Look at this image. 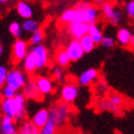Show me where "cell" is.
I'll return each instance as SVG.
<instances>
[{
  "label": "cell",
  "mask_w": 134,
  "mask_h": 134,
  "mask_svg": "<svg viewBox=\"0 0 134 134\" xmlns=\"http://www.w3.org/2000/svg\"><path fill=\"white\" fill-rule=\"evenodd\" d=\"M10 1H11V0H0V3H1V4H5V3H8Z\"/></svg>",
  "instance_id": "8d00e7d4"
},
{
  "label": "cell",
  "mask_w": 134,
  "mask_h": 134,
  "mask_svg": "<svg viewBox=\"0 0 134 134\" xmlns=\"http://www.w3.org/2000/svg\"><path fill=\"white\" fill-rule=\"evenodd\" d=\"M19 128L15 120L9 116H2L0 122V134H18Z\"/></svg>",
  "instance_id": "7c38bea8"
},
{
  "label": "cell",
  "mask_w": 134,
  "mask_h": 134,
  "mask_svg": "<svg viewBox=\"0 0 134 134\" xmlns=\"http://www.w3.org/2000/svg\"><path fill=\"white\" fill-rule=\"evenodd\" d=\"M105 1H107V0H93V2L95 3V4H102V3H104Z\"/></svg>",
  "instance_id": "e575fe53"
},
{
  "label": "cell",
  "mask_w": 134,
  "mask_h": 134,
  "mask_svg": "<svg viewBox=\"0 0 134 134\" xmlns=\"http://www.w3.org/2000/svg\"><path fill=\"white\" fill-rule=\"evenodd\" d=\"M99 111H110L115 115H121V109L120 107L112 104L109 99H100L96 105Z\"/></svg>",
  "instance_id": "ffe728a7"
},
{
  "label": "cell",
  "mask_w": 134,
  "mask_h": 134,
  "mask_svg": "<svg viewBox=\"0 0 134 134\" xmlns=\"http://www.w3.org/2000/svg\"><path fill=\"white\" fill-rule=\"evenodd\" d=\"M31 120L34 122V124H36L38 126L39 129L44 128L49 120V109H47V108L38 109L34 115H33Z\"/></svg>",
  "instance_id": "2e32d148"
},
{
  "label": "cell",
  "mask_w": 134,
  "mask_h": 134,
  "mask_svg": "<svg viewBox=\"0 0 134 134\" xmlns=\"http://www.w3.org/2000/svg\"><path fill=\"white\" fill-rule=\"evenodd\" d=\"M124 11L125 14L130 19L134 20V0H130L129 2H126L124 5Z\"/></svg>",
  "instance_id": "f1b7e54d"
},
{
  "label": "cell",
  "mask_w": 134,
  "mask_h": 134,
  "mask_svg": "<svg viewBox=\"0 0 134 134\" xmlns=\"http://www.w3.org/2000/svg\"><path fill=\"white\" fill-rule=\"evenodd\" d=\"M1 112L3 116L12 117L16 123H21L27 117L26 97L22 93H18L12 98H3L1 100Z\"/></svg>",
  "instance_id": "6da1fadb"
},
{
  "label": "cell",
  "mask_w": 134,
  "mask_h": 134,
  "mask_svg": "<svg viewBox=\"0 0 134 134\" xmlns=\"http://www.w3.org/2000/svg\"><path fill=\"white\" fill-rule=\"evenodd\" d=\"M32 50L35 52L36 58H37V64H38V70H41L47 65L49 60V53L47 48L44 45H38V46H33Z\"/></svg>",
  "instance_id": "5bb4252c"
},
{
  "label": "cell",
  "mask_w": 134,
  "mask_h": 134,
  "mask_svg": "<svg viewBox=\"0 0 134 134\" xmlns=\"http://www.w3.org/2000/svg\"><path fill=\"white\" fill-rule=\"evenodd\" d=\"M36 83L43 96L50 95L53 92V83L51 81V79L47 76H38L36 77Z\"/></svg>",
  "instance_id": "ac0fdd59"
},
{
  "label": "cell",
  "mask_w": 134,
  "mask_h": 134,
  "mask_svg": "<svg viewBox=\"0 0 134 134\" xmlns=\"http://www.w3.org/2000/svg\"><path fill=\"white\" fill-rule=\"evenodd\" d=\"M44 41V32L39 29L38 31H36L35 33H33L30 37V44L32 46H38V45H42Z\"/></svg>",
  "instance_id": "4316f807"
},
{
  "label": "cell",
  "mask_w": 134,
  "mask_h": 134,
  "mask_svg": "<svg viewBox=\"0 0 134 134\" xmlns=\"http://www.w3.org/2000/svg\"><path fill=\"white\" fill-rule=\"evenodd\" d=\"M88 34L91 35V37L94 39V42L96 43V45H99L102 43L104 35H103V32L102 29L96 24V23H93L90 24V29H88Z\"/></svg>",
  "instance_id": "603a6c76"
},
{
  "label": "cell",
  "mask_w": 134,
  "mask_h": 134,
  "mask_svg": "<svg viewBox=\"0 0 134 134\" xmlns=\"http://www.w3.org/2000/svg\"><path fill=\"white\" fill-rule=\"evenodd\" d=\"M59 21L63 24H70L73 22H85L86 23V16L84 9L80 4H77L74 8L66 9L61 13L59 18Z\"/></svg>",
  "instance_id": "5b68a950"
},
{
  "label": "cell",
  "mask_w": 134,
  "mask_h": 134,
  "mask_svg": "<svg viewBox=\"0 0 134 134\" xmlns=\"http://www.w3.org/2000/svg\"><path fill=\"white\" fill-rule=\"evenodd\" d=\"M23 69L27 74H34V73L38 70V64H37V58L35 52L32 49H30L29 53L22 61Z\"/></svg>",
  "instance_id": "4fadbf2b"
},
{
  "label": "cell",
  "mask_w": 134,
  "mask_h": 134,
  "mask_svg": "<svg viewBox=\"0 0 134 134\" xmlns=\"http://www.w3.org/2000/svg\"><path fill=\"white\" fill-rule=\"evenodd\" d=\"M52 74L58 82H62L63 81V71H62V66L56 65L52 70Z\"/></svg>",
  "instance_id": "4dcf8cb0"
},
{
  "label": "cell",
  "mask_w": 134,
  "mask_h": 134,
  "mask_svg": "<svg viewBox=\"0 0 134 134\" xmlns=\"http://www.w3.org/2000/svg\"><path fill=\"white\" fill-rule=\"evenodd\" d=\"M8 74H9V70L4 65H0V86L1 87L5 84V80Z\"/></svg>",
  "instance_id": "1f68e13d"
},
{
  "label": "cell",
  "mask_w": 134,
  "mask_h": 134,
  "mask_svg": "<svg viewBox=\"0 0 134 134\" xmlns=\"http://www.w3.org/2000/svg\"><path fill=\"white\" fill-rule=\"evenodd\" d=\"M2 53H3V46L0 45V55H2Z\"/></svg>",
  "instance_id": "74e56055"
},
{
  "label": "cell",
  "mask_w": 134,
  "mask_h": 134,
  "mask_svg": "<svg viewBox=\"0 0 134 134\" xmlns=\"http://www.w3.org/2000/svg\"><path fill=\"white\" fill-rule=\"evenodd\" d=\"M9 33L10 34L14 37L15 39H18V38H21L22 36H23V33H24V31H23V27H22V24H20L19 22H16V21H13V22H11L10 24H9Z\"/></svg>",
  "instance_id": "484cf974"
},
{
  "label": "cell",
  "mask_w": 134,
  "mask_h": 134,
  "mask_svg": "<svg viewBox=\"0 0 134 134\" xmlns=\"http://www.w3.org/2000/svg\"><path fill=\"white\" fill-rule=\"evenodd\" d=\"M49 118L53 119L57 123V126H62L70 117V107L69 104L64 102L53 104L49 107Z\"/></svg>",
  "instance_id": "3957f363"
},
{
  "label": "cell",
  "mask_w": 134,
  "mask_h": 134,
  "mask_svg": "<svg viewBox=\"0 0 134 134\" xmlns=\"http://www.w3.org/2000/svg\"><path fill=\"white\" fill-rule=\"evenodd\" d=\"M116 44V41L115 38L111 37V36H104L102 43H100V45H102L103 47H105V48H112L113 46H115Z\"/></svg>",
  "instance_id": "f546056e"
},
{
  "label": "cell",
  "mask_w": 134,
  "mask_h": 134,
  "mask_svg": "<svg viewBox=\"0 0 134 134\" xmlns=\"http://www.w3.org/2000/svg\"><path fill=\"white\" fill-rule=\"evenodd\" d=\"M16 94H18V92L15 90H13L12 87H10V86L7 85V84H4L2 86V88H1L2 98H12V97H14Z\"/></svg>",
  "instance_id": "83f0119b"
},
{
  "label": "cell",
  "mask_w": 134,
  "mask_h": 134,
  "mask_svg": "<svg viewBox=\"0 0 134 134\" xmlns=\"http://www.w3.org/2000/svg\"><path fill=\"white\" fill-rule=\"evenodd\" d=\"M41 129L32 120H24L20 123L19 126V133L18 134H39Z\"/></svg>",
  "instance_id": "d6986e66"
},
{
  "label": "cell",
  "mask_w": 134,
  "mask_h": 134,
  "mask_svg": "<svg viewBox=\"0 0 134 134\" xmlns=\"http://www.w3.org/2000/svg\"><path fill=\"white\" fill-rule=\"evenodd\" d=\"M79 4L84 9L85 16H86V23H88V24L96 23L97 19H98V13H99L96 7L94 4H91L90 2H86V1L81 2Z\"/></svg>",
  "instance_id": "9a60e30c"
},
{
  "label": "cell",
  "mask_w": 134,
  "mask_h": 134,
  "mask_svg": "<svg viewBox=\"0 0 134 134\" xmlns=\"http://www.w3.org/2000/svg\"><path fill=\"white\" fill-rule=\"evenodd\" d=\"M15 10H16L18 15L20 18L24 19V20L32 19L33 14H34V11H33L32 5L27 1H25V0H20L15 5Z\"/></svg>",
  "instance_id": "e0dca14e"
},
{
  "label": "cell",
  "mask_w": 134,
  "mask_h": 134,
  "mask_svg": "<svg viewBox=\"0 0 134 134\" xmlns=\"http://www.w3.org/2000/svg\"><path fill=\"white\" fill-rule=\"evenodd\" d=\"M133 30H134V29H133Z\"/></svg>",
  "instance_id": "f35d334b"
},
{
  "label": "cell",
  "mask_w": 134,
  "mask_h": 134,
  "mask_svg": "<svg viewBox=\"0 0 134 134\" xmlns=\"http://www.w3.org/2000/svg\"><path fill=\"white\" fill-rule=\"evenodd\" d=\"M108 99L110 100L112 104H115V105H117V106H119V107H121L122 104H123L122 97L119 96V95H117V94H110V95L108 96Z\"/></svg>",
  "instance_id": "d6a6232c"
},
{
  "label": "cell",
  "mask_w": 134,
  "mask_h": 134,
  "mask_svg": "<svg viewBox=\"0 0 134 134\" xmlns=\"http://www.w3.org/2000/svg\"><path fill=\"white\" fill-rule=\"evenodd\" d=\"M100 12L106 19V21H108V23L113 26H117L122 22L123 12L111 1H105L100 4Z\"/></svg>",
  "instance_id": "7a4b0ae2"
},
{
  "label": "cell",
  "mask_w": 134,
  "mask_h": 134,
  "mask_svg": "<svg viewBox=\"0 0 134 134\" xmlns=\"http://www.w3.org/2000/svg\"><path fill=\"white\" fill-rule=\"evenodd\" d=\"M21 24L24 33H27V34H33V33L39 30V23L33 19H26Z\"/></svg>",
  "instance_id": "cb8c5ba5"
},
{
  "label": "cell",
  "mask_w": 134,
  "mask_h": 134,
  "mask_svg": "<svg viewBox=\"0 0 134 134\" xmlns=\"http://www.w3.org/2000/svg\"><path fill=\"white\" fill-rule=\"evenodd\" d=\"M129 46H130V48H131V49L134 50V35H133L132 38H131V42H130V45H129Z\"/></svg>",
  "instance_id": "d590c367"
},
{
  "label": "cell",
  "mask_w": 134,
  "mask_h": 134,
  "mask_svg": "<svg viewBox=\"0 0 134 134\" xmlns=\"http://www.w3.org/2000/svg\"><path fill=\"white\" fill-rule=\"evenodd\" d=\"M29 44L22 38L15 39L12 44V51L11 57L14 62H22L23 59L29 53Z\"/></svg>",
  "instance_id": "8992f818"
},
{
  "label": "cell",
  "mask_w": 134,
  "mask_h": 134,
  "mask_svg": "<svg viewBox=\"0 0 134 134\" xmlns=\"http://www.w3.org/2000/svg\"><path fill=\"white\" fill-rule=\"evenodd\" d=\"M95 91H96L97 94H99V95H103V94H105L107 91H108V86H107L105 83H103V82H99L96 85Z\"/></svg>",
  "instance_id": "836d02e7"
},
{
  "label": "cell",
  "mask_w": 134,
  "mask_h": 134,
  "mask_svg": "<svg viewBox=\"0 0 134 134\" xmlns=\"http://www.w3.org/2000/svg\"><path fill=\"white\" fill-rule=\"evenodd\" d=\"M65 50L68 52V55L71 59V61L75 62L79 61L80 59H82L84 56V49L82 48V45L80 43V39H71V41L66 44Z\"/></svg>",
  "instance_id": "9c48e42d"
},
{
  "label": "cell",
  "mask_w": 134,
  "mask_h": 134,
  "mask_svg": "<svg viewBox=\"0 0 134 134\" xmlns=\"http://www.w3.org/2000/svg\"><path fill=\"white\" fill-rule=\"evenodd\" d=\"M79 86L74 83H66L64 84L61 90H60V98L62 102L66 104H71L73 102H75L77 96H79Z\"/></svg>",
  "instance_id": "52a82bcc"
},
{
  "label": "cell",
  "mask_w": 134,
  "mask_h": 134,
  "mask_svg": "<svg viewBox=\"0 0 134 134\" xmlns=\"http://www.w3.org/2000/svg\"><path fill=\"white\" fill-rule=\"evenodd\" d=\"M132 33L128 27H120L117 32V42L122 47H128L130 45Z\"/></svg>",
  "instance_id": "44dd1931"
},
{
  "label": "cell",
  "mask_w": 134,
  "mask_h": 134,
  "mask_svg": "<svg viewBox=\"0 0 134 134\" xmlns=\"http://www.w3.org/2000/svg\"><path fill=\"white\" fill-rule=\"evenodd\" d=\"M90 24L85 22H73L66 25V32L73 39H81L84 35L88 34Z\"/></svg>",
  "instance_id": "ba28073f"
},
{
  "label": "cell",
  "mask_w": 134,
  "mask_h": 134,
  "mask_svg": "<svg viewBox=\"0 0 134 134\" xmlns=\"http://www.w3.org/2000/svg\"><path fill=\"white\" fill-rule=\"evenodd\" d=\"M80 43H81L82 48L84 49L85 53H88V52L93 51L94 48H95V46H96V43L94 42V39L91 37L90 34L84 35L81 39H80Z\"/></svg>",
  "instance_id": "d4e9b609"
},
{
  "label": "cell",
  "mask_w": 134,
  "mask_h": 134,
  "mask_svg": "<svg viewBox=\"0 0 134 134\" xmlns=\"http://www.w3.org/2000/svg\"><path fill=\"white\" fill-rule=\"evenodd\" d=\"M27 81H29L27 73L25 71H22L21 69L14 68L9 70V74L7 76L5 84L9 85L13 90H15L16 92H19L24 87V85Z\"/></svg>",
  "instance_id": "277c9868"
},
{
  "label": "cell",
  "mask_w": 134,
  "mask_h": 134,
  "mask_svg": "<svg viewBox=\"0 0 134 134\" xmlns=\"http://www.w3.org/2000/svg\"><path fill=\"white\" fill-rule=\"evenodd\" d=\"M98 74H99V72L95 68L86 69L79 75L77 83L81 86H88L96 81L97 77H98Z\"/></svg>",
  "instance_id": "8fae6325"
},
{
  "label": "cell",
  "mask_w": 134,
  "mask_h": 134,
  "mask_svg": "<svg viewBox=\"0 0 134 134\" xmlns=\"http://www.w3.org/2000/svg\"><path fill=\"white\" fill-rule=\"evenodd\" d=\"M55 61L57 63V65H60L62 68L68 66L71 62V59L66 52L65 48H59L56 52H55Z\"/></svg>",
  "instance_id": "7402d4cb"
},
{
  "label": "cell",
  "mask_w": 134,
  "mask_h": 134,
  "mask_svg": "<svg viewBox=\"0 0 134 134\" xmlns=\"http://www.w3.org/2000/svg\"><path fill=\"white\" fill-rule=\"evenodd\" d=\"M22 94L26 97V99H33V100H41L43 98V95L41 91H39L36 79H30L26 84L24 85V87L22 88Z\"/></svg>",
  "instance_id": "30bf717a"
}]
</instances>
